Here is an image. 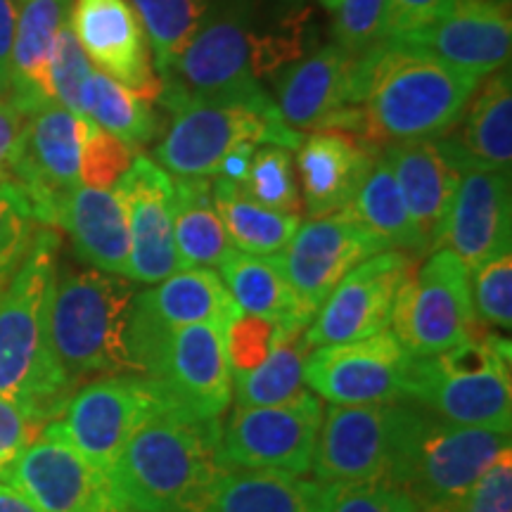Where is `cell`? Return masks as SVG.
I'll return each instance as SVG.
<instances>
[{"label": "cell", "mask_w": 512, "mask_h": 512, "mask_svg": "<svg viewBox=\"0 0 512 512\" xmlns=\"http://www.w3.org/2000/svg\"><path fill=\"white\" fill-rule=\"evenodd\" d=\"M316 24L306 0H214L181 57L164 72L162 98L273 102L264 81L311 53Z\"/></svg>", "instance_id": "1"}, {"label": "cell", "mask_w": 512, "mask_h": 512, "mask_svg": "<svg viewBox=\"0 0 512 512\" xmlns=\"http://www.w3.org/2000/svg\"><path fill=\"white\" fill-rule=\"evenodd\" d=\"M479 81L422 50L384 43L358 64L351 105L328 128L347 131L377 152L446 136Z\"/></svg>", "instance_id": "2"}, {"label": "cell", "mask_w": 512, "mask_h": 512, "mask_svg": "<svg viewBox=\"0 0 512 512\" xmlns=\"http://www.w3.org/2000/svg\"><path fill=\"white\" fill-rule=\"evenodd\" d=\"M60 245L55 228L38 226L27 259L0 294V396L46 422L60 418L74 392L50 342Z\"/></svg>", "instance_id": "3"}, {"label": "cell", "mask_w": 512, "mask_h": 512, "mask_svg": "<svg viewBox=\"0 0 512 512\" xmlns=\"http://www.w3.org/2000/svg\"><path fill=\"white\" fill-rule=\"evenodd\" d=\"M221 422L178 406L152 415L128 439L110 477L124 512H195L228 470Z\"/></svg>", "instance_id": "4"}, {"label": "cell", "mask_w": 512, "mask_h": 512, "mask_svg": "<svg viewBox=\"0 0 512 512\" xmlns=\"http://www.w3.org/2000/svg\"><path fill=\"white\" fill-rule=\"evenodd\" d=\"M138 283L98 268L57 266L50 342L74 389L83 380L140 375L128 342Z\"/></svg>", "instance_id": "5"}, {"label": "cell", "mask_w": 512, "mask_h": 512, "mask_svg": "<svg viewBox=\"0 0 512 512\" xmlns=\"http://www.w3.org/2000/svg\"><path fill=\"white\" fill-rule=\"evenodd\" d=\"M408 399L451 425L510 434V342L482 328L437 356L415 358Z\"/></svg>", "instance_id": "6"}, {"label": "cell", "mask_w": 512, "mask_h": 512, "mask_svg": "<svg viewBox=\"0 0 512 512\" xmlns=\"http://www.w3.org/2000/svg\"><path fill=\"white\" fill-rule=\"evenodd\" d=\"M169 126L152 147V162L166 174L211 178L219 174L223 157L242 143L283 145L297 150L302 133L285 124L278 105L249 102L162 98Z\"/></svg>", "instance_id": "7"}, {"label": "cell", "mask_w": 512, "mask_h": 512, "mask_svg": "<svg viewBox=\"0 0 512 512\" xmlns=\"http://www.w3.org/2000/svg\"><path fill=\"white\" fill-rule=\"evenodd\" d=\"M425 418L427 411L406 401L358 406L330 403L323 413L311 467L316 482L394 484Z\"/></svg>", "instance_id": "8"}, {"label": "cell", "mask_w": 512, "mask_h": 512, "mask_svg": "<svg viewBox=\"0 0 512 512\" xmlns=\"http://www.w3.org/2000/svg\"><path fill=\"white\" fill-rule=\"evenodd\" d=\"M128 342L140 375L155 380L178 408L219 420L233 401L226 328L211 323L164 330L133 318Z\"/></svg>", "instance_id": "9"}, {"label": "cell", "mask_w": 512, "mask_h": 512, "mask_svg": "<svg viewBox=\"0 0 512 512\" xmlns=\"http://www.w3.org/2000/svg\"><path fill=\"white\" fill-rule=\"evenodd\" d=\"M389 325L415 358L437 356L484 328L472 306L470 271L451 249H434L420 268H408Z\"/></svg>", "instance_id": "10"}, {"label": "cell", "mask_w": 512, "mask_h": 512, "mask_svg": "<svg viewBox=\"0 0 512 512\" xmlns=\"http://www.w3.org/2000/svg\"><path fill=\"white\" fill-rule=\"evenodd\" d=\"M508 448V432L451 425L427 413L394 484L420 512H458L479 477Z\"/></svg>", "instance_id": "11"}, {"label": "cell", "mask_w": 512, "mask_h": 512, "mask_svg": "<svg viewBox=\"0 0 512 512\" xmlns=\"http://www.w3.org/2000/svg\"><path fill=\"white\" fill-rule=\"evenodd\" d=\"M166 406L176 403L150 377L110 375L76 387L53 422L81 456L110 472L128 439Z\"/></svg>", "instance_id": "12"}, {"label": "cell", "mask_w": 512, "mask_h": 512, "mask_svg": "<svg viewBox=\"0 0 512 512\" xmlns=\"http://www.w3.org/2000/svg\"><path fill=\"white\" fill-rule=\"evenodd\" d=\"M323 413V399L309 389L275 406L235 408L221 425L219 451L223 465L228 470L309 475Z\"/></svg>", "instance_id": "13"}, {"label": "cell", "mask_w": 512, "mask_h": 512, "mask_svg": "<svg viewBox=\"0 0 512 512\" xmlns=\"http://www.w3.org/2000/svg\"><path fill=\"white\" fill-rule=\"evenodd\" d=\"M415 356L394 332L384 330L356 342L325 344L309 351L304 384L318 399L337 406L406 401Z\"/></svg>", "instance_id": "14"}, {"label": "cell", "mask_w": 512, "mask_h": 512, "mask_svg": "<svg viewBox=\"0 0 512 512\" xmlns=\"http://www.w3.org/2000/svg\"><path fill=\"white\" fill-rule=\"evenodd\" d=\"M5 482L41 512H124L110 472L100 470L62 437L55 422L19 456Z\"/></svg>", "instance_id": "15"}, {"label": "cell", "mask_w": 512, "mask_h": 512, "mask_svg": "<svg viewBox=\"0 0 512 512\" xmlns=\"http://www.w3.org/2000/svg\"><path fill=\"white\" fill-rule=\"evenodd\" d=\"M380 252H384L382 242L344 211L302 223L280 252V264L302 316L311 323L339 280Z\"/></svg>", "instance_id": "16"}, {"label": "cell", "mask_w": 512, "mask_h": 512, "mask_svg": "<svg viewBox=\"0 0 512 512\" xmlns=\"http://www.w3.org/2000/svg\"><path fill=\"white\" fill-rule=\"evenodd\" d=\"M413 256L384 249L339 280L304 332L311 349L356 342L389 330L394 297Z\"/></svg>", "instance_id": "17"}, {"label": "cell", "mask_w": 512, "mask_h": 512, "mask_svg": "<svg viewBox=\"0 0 512 512\" xmlns=\"http://www.w3.org/2000/svg\"><path fill=\"white\" fill-rule=\"evenodd\" d=\"M126 211L131 256L126 278L157 285L178 271L174 249V178L150 157L136 155L114 185Z\"/></svg>", "instance_id": "18"}, {"label": "cell", "mask_w": 512, "mask_h": 512, "mask_svg": "<svg viewBox=\"0 0 512 512\" xmlns=\"http://www.w3.org/2000/svg\"><path fill=\"white\" fill-rule=\"evenodd\" d=\"M76 41L88 60L121 86L159 102V79L145 27L128 0H74L69 15Z\"/></svg>", "instance_id": "19"}, {"label": "cell", "mask_w": 512, "mask_h": 512, "mask_svg": "<svg viewBox=\"0 0 512 512\" xmlns=\"http://www.w3.org/2000/svg\"><path fill=\"white\" fill-rule=\"evenodd\" d=\"M392 43L422 50L448 67L484 79L510 62V0H456L430 27Z\"/></svg>", "instance_id": "20"}, {"label": "cell", "mask_w": 512, "mask_h": 512, "mask_svg": "<svg viewBox=\"0 0 512 512\" xmlns=\"http://www.w3.org/2000/svg\"><path fill=\"white\" fill-rule=\"evenodd\" d=\"M83 119L62 105L43 107L31 114L12 181L27 190L36 221L53 228L55 204L81 185V133Z\"/></svg>", "instance_id": "21"}, {"label": "cell", "mask_w": 512, "mask_h": 512, "mask_svg": "<svg viewBox=\"0 0 512 512\" xmlns=\"http://www.w3.org/2000/svg\"><path fill=\"white\" fill-rule=\"evenodd\" d=\"M434 249H451L470 273L512 252L510 174L465 169Z\"/></svg>", "instance_id": "22"}, {"label": "cell", "mask_w": 512, "mask_h": 512, "mask_svg": "<svg viewBox=\"0 0 512 512\" xmlns=\"http://www.w3.org/2000/svg\"><path fill=\"white\" fill-rule=\"evenodd\" d=\"M358 64L337 43L313 48L273 76L275 105L285 124L302 131H320L351 105Z\"/></svg>", "instance_id": "23"}, {"label": "cell", "mask_w": 512, "mask_h": 512, "mask_svg": "<svg viewBox=\"0 0 512 512\" xmlns=\"http://www.w3.org/2000/svg\"><path fill=\"white\" fill-rule=\"evenodd\" d=\"M415 228L434 252L465 166L451 138H425L382 150Z\"/></svg>", "instance_id": "24"}, {"label": "cell", "mask_w": 512, "mask_h": 512, "mask_svg": "<svg viewBox=\"0 0 512 512\" xmlns=\"http://www.w3.org/2000/svg\"><path fill=\"white\" fill-rule=\"evenodd\" d=\"M380 152L337 128H320L297 147L304 209L311 219L339 214L361 190Z\"/></svg>", "instance_id": "25"}, {"label": "cell", "mask_w": 512, "mask_h": 512, "mask_svg": "<svg viewBox=\"0 0 512 512\" xmlns=\"http://www.w3.org/2000/svg\"><path fill=\"white\" fill-rule=\"evenodd\" d=\"M53 228H62L72 240L74 252L98 271L124 275L131 256L126 211L114 188L69 190L55 204Z\"/></svg>", "instance_id": "26"}, {"label": "cell", "mask_w": 512, "mask_h": 512, "mask_svg": "<svg viewBox=\"0 0 512 512\" xmlns=\"http://www.w3.org/2000/svg\"><path fill=\"white\" fill-rule=\"evenodd\" d=\"M72 5L74 0H19L8 98L27 114L55 102L50 62L55 38L69 22Z\"/></svg>", "instance_id": "27"}, {"label": "cell", "mask_w": 512, "mask_h": 512, "mask_svg": "<svg viewBox=\"0 0 512 512\" xmlns=\"http://www.w3.org/2000/svg\"><path fill=\"white\" fill-rule=\"evenodd\" d=\"M240 313L219 273L211 268H183L133 299V318L164 330L197 323L228 328Z\"/></svg>", "instance_id": "28"}, {"label": "cell", "mask_w": 512, "mask_h": 512, "mask_svg": "<svg viewBox=\"0 0 512 512\" xmlns=\"http://www.w3.org/2000/svg\"><path fill=\"white\" fill-rule=\"evenodd\" d=\"M451 133L465 169H489L510 174L512 164V76L496 69L477 83ZM456 124V126H458Z\"/></svg>", "instance_id": "29"}, {"label": "cell", "mask_w": 512, "mask_h": 512, "mask_svg": "<svg viewBox=\"0 0 512 512\" xmlns=\"http://www.w3.org/2000/svg\"><path fill=\"white\" fill-rule=\"evenodd\" d=\"M323 484L280 470H226L195 512H320Z\"/></svg>", "instance_id": "30"}, {"label": "cell", "mask_w": 512, "mask_h": 512, "mask_svg": "<svg viewBox=\"0 0 512 512\" xmlns=\"http://www.w3.org/2000/svg\"><path fill=\"white\" fill-rule=\"evenodd\" d=\"M219 268L223 285L242 313L271 320L283 330H306L311 325L299 311L280 254L254 256L233 249Z\"/></svg>", "instance_id": "31"}, {"label": "cell", "mask_w": 512, "mask_h": 512, "mask_svg": "<svg viewBox=\"0 0 512 512\" xmlns=\"http://www.w3.org/2000/svg\"><path fill=\"white\" fill-rule=\"evenodd\" d=\"M174 249L178 271L221 266L233 252L214 207L209 178H174Z\"/></svg>", "instance_id": "32"}, {"label": "cell", "mask_w": 512, "mask_h": 512, "mask_svg": "<svg viewBox=\"0 0 512 512\" xmlns=\"http://www.w3.org/2000/svg\"><path fill=\"white\" fill-rule=\"evenodd\" d=\"M344 214H349L358 226L380 240L384 249H396L408 256H425L430 252L427 240L408 216L392 166L382 152Z\"/></svg>", "instance_id": "33"}, {"label": "cell", "mask_w": 512, "mask_h": 512, "mask_svg": "<svg viewBox=\"0 0 512 512\" xmlns=\"http://www.w3.org/2000/svg\"><path fill=\"white\" fill-rule=\"evenodd\" d=\"M214 207L233 249L254 256L280 254L302 226L299 214H283L247 197L238 185L216 178L211 181Z\"/></svg>", "instance_id": "34"}, {"label": "cell", "mask_w": 512, "mask_h": 512, "mask_svg": "<svg viewBox=\"0 0 512 512\" xmlns=\"http://www.w3.org/2000/svg\"><path fill=\"white\" fill-rule=\"evenodd\" d=\"M81 105L83 117L95 121L102 131L112 133L131 150H140L162 136L164 119L155 110V102L95 69L83 88Z\"/></svg>", "instance_id": "35"}, {"label": "cell", "mask_w": 512, "mask_h": 512, "mask_svg": "<svg viewBox=\"0 0 512 512\" xmlns=\"http://www.w3.org/2000/svg\"><path fill=\"white\" fill-rule=\"evenodd\" d=\"M304 332L280 328L266 361L245 375H233L235 408L275 406L304 392V363L311 351Z\"/></svg>", "instance_id": "36"}, {"label": "cell", "mask_w": 512, "mask_h": 512, "mask_svg": "<svg viewBox=\"0 0 512 512\" xmlns=\"http://www.w3.org/2000/svg\"><path fill=\"white\" fill-rule=\"evenodd\" d=\"M214 0H128L143 22L157 74L169 72Z\"/></svg>", "instance_id": "37"}, {"label": "cell", "mask_w": 512, "mask_h": 512, "mask_svg": "<svg viewBox=\"0 0 512 512\" xmlns=\"http://www.w3.org/2000/svg\"><path fill=\"white\" fill-rule=\"evenodd\" d=\"M238 188L254 202L273 211L299 214L302 209V192H299L297 174H294L292 150L283 145L256 147L249 174Z\"/></svg>", "instance_id": "38"}, {"label": "cell", "mask_w": 512, "mask_h": 512, "mask_svg": "<svg viewBox=\"0 0 512 512\" xmlns=\"http://www.w3.org/2000/svg\"><path fill=\"white\" fill-rule=\"evenodd\" d=\"M34 204L17 181H0V294L27 259L36 228Z\"/></svg>", "instance_id": "39"}, {"label": "cell", "mask_w": 512, "mask_h": 512, "mask_svg": "<svg viewBox=\"0 0 512 512\" xmlns=\"http://www.w3.org/2000/svg\"><path fill=\"white\" fill-rule=\"evenodd\" d=\"M472 306L484 328H512V252L486 261L470 273Z\"/></svg>", "instance_id": "40"}, {"label": "cell", "mask_w": 512, "mask_h": 512, "mask_svg": "<svg viewBox=\"0 0 512 512\" xmlns=\"http://www.w3.org/2000/svg\"><path fill=\"white\" fill-rule=\"evenodd\" d=\"M136 152L91 119H83L81 133V185L114 188L131 166Z\"/></svg>", "instance_id": "41"}, {"label": "cell", "mask_w": 512, "mask_h": 512, "mask_svg": "<svg viewBox=\"0 0 512 512\" xmlns=\"http://www.w3.org/2000/svg\"><path fill=\"white\" fill-rule=\"evenodd\" d=\"M332 36L349 55L363 57L384 46V12L387 0H339L335 10Z\"/></svg>", "instance_id": "42"}, {"label": "cell", "mask_w": 512, "mask_h": 512, "mask_svg": "<svg viewBox=\"0 0 512 512\" xmlns=\"http://www.w3.org/2000/svg\"><path fill=\"white\" fill-rule=\"evenodd\" d=\"M91 74L93 64L81 50L67 22L55 38L53 62H50V83H53L57 105H62L64 110L76 114V117H83V88H86Z\"/></svg>", "instance_id": "43"}, {"label": "cell", "mask_w": 512, "mask_h": 512, "mask_svg": "<svg viewBox=\"0 0 512 512\" xmlns=\"http://www.w3.org/2000/svg\"><path fill=\"white\" fill-rule=\"evenodd\" d=\"M320 512H420L401 486L389 482L323 484Z\"/></svg>", "instance_id": "44"}, {"label": "cell", "mask_w": 512, "mask_h": 512, "mask_svg": "<svg viewBox=\"0 0 512 512\" xmlns=\"http://www.w3.org/2000/svg\"><path fill=\"white\" fill-rule=\"evenodd\" d=\"M280 328L271 320L240 313L226 328V356L230 375H245L266 361Z\"/></svg>", "instance_id": "45"}, {"label": "cell", "mask_w": 512, "mask_h": 512, "mask_svg": "<svg viewBox=\"0 0 512 512\" xmlns=\"http://www.w3.org/2000/svg\"><path fill=\"white\" fill-rule=\"evenodd\" d=\"M48 422L0 396V482H5L27 448L41 437Z\"/></svg>", "instance_id": "46"}, {"label": "cell", "mask_w": 512, "mask_h": 512, "mask_svg": "<svg viewBox=\"0 0 512 512\" xmlns=\"http://www.w3.org/2000/svg\"><path fill=\"white\" fill-rule=\"evenodd\" d=\"M458 512H512V453L503 451L479 477Z\"/></svg>", "instance_id": "47"}, {"label": "cell", "mask_w": 512, "mask_h": 512, "mask_svg": "<svg viewBox=\"0 0 512 512\" xmlns=\"http://www.w3.org/2000/svg\"><path fill=\"white\" fill-rule=\"evenodd\" d=\"M456 0H387L384 12V43L401 41L451 10Z\"/></svg>", "instance_id": "48"}, {"label": "cell", "mask_w": 512, "mask_h": 512, "mask_svg": "<svg viewBox=\"0 0 512 512\" xmlns=\"http://www.w3.org/2000/svg\"><path fill=\"white\" fill-rule=\"evenodd\" d=\"M29 119L31 114L19 110L10 98H0V181L12 178V166L17 162Z\"/></svg>", "instance_id": "49"}, {"label": "cell", "mask_w": 512, "mask_h": 512, "mask_svg": "<svg viewBox=\"0 0 512 512\" xmlns=\"http://www.w3.org/2000/svg\"><path fill=\"white\" fill-rule=\"evenodd\" d=\"M19 0H0V98L10 93L12 46H15Z\"/></svg>", "instance_id": "50"}, {"label": "cell", "mask_w": 512, "mask_h": 512, "mask_svg": "<svg viewBox=\"0 0 512 512\" xmlns=\"http://www.w3.org/2000/svg\"><path fill=\"white\" fill-rule=\"evenodd\" d=\"M259 145H252V143H242L235 147V150H230L226 157H223V162L219 166V178H226L230 183H242L249 174V166H252V159H254V150Z\"/></svg>", "instance_id": "51"}, {"label": "cell", "mask_w": 512, "mask_h": 512, "mask_svg": "<svg viewBox=\"0 0 512 512\" xmlns=\"http://www.w3.org/2000/svg\"><path fill=\"white\" fill-rule=\"evenodd\" d=\"M0 512H41L38 505L15 489L10 482H0Z\"/></svg>", "instance_id": "52"}, {"label": "cell", "mask_w": 512, "mask_h": 512, "mask_svg": "<svg viewBox=\"0 0 512 512\" xmlns=\"http://www.w3.org/2000/svg\"><path fill=\"white\" fill-rule=\"evenodd\" d=\"M318 3H320V5H323V8H325V10H330V12H332V10H335V8H337V5H339V0H318Z\"/></svg>", "instance_id": "53"}]
</instances>
